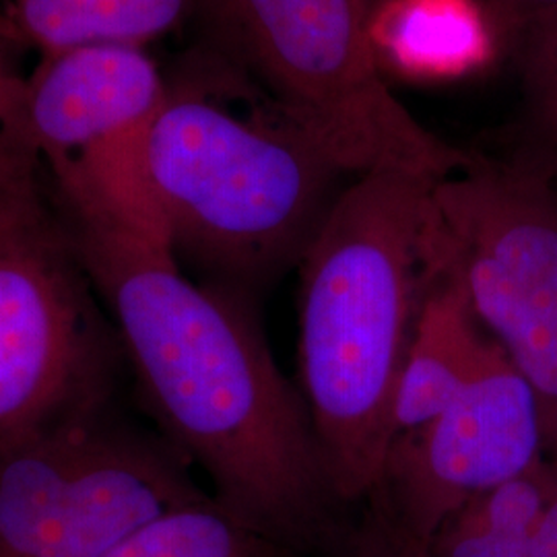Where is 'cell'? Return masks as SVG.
Listing matches in <instances>:
<instances>
[{
  "mask_svg": "<svg viewBox=\"0 0 557 557\" xmlns=\"http://www.w3.org/2000/svg\"><path fill=\"white\" fill-rule=\"evenodd\" d=\"M69 223L172 448L202 469L221 508L278 549L329 556L347 508L304 397L271 354L259 304L184 277L163 244Z\"/></svg>",
  "mask_w": 557,
  "mask_h": 557,
  "instance_id": "cell-1",
  "label": "cell"
},
{
  "mask_svg": "<svg viewBox=\"0 0 557 557\" xmlns=\"http://www.w3.org/2000/svg\"><path fill=\"white\" fill-rule=\"evenodd\" d=\"M165 79L147 161L170 248L202 283L259 304L299 267L349 176L197 46Z\"/></svg>",
  "mask_w": 557,
  "mask_h": 557,
  "instance_id": "cell-2",
  "label": "cell"
},
{
  "mask_svg": "<svg viewBox=\"0 0 557 557\" xmlns=\"http://www.w3.org/2000/svg\"><path fill=\"white\" fill-rule=\"evenodd\" d=\"M436 182L391 170L349 180L299 262V393L345 508L376 492L395 442L398 376L432 283Z\"/></svg>",
  "mask_w": 557,
  "mask_h": 557,
  "instance_id": "cell-3",
  "label": "cell"
},
{
  "mask_svg": "<svg viewBox=\"0 0 557 557\" xmlns=\"http://www.w3.org/2000/svg\"><path fill=\"white\" fill-rule=\"evenodd\" d=\"M368 0H197V48L298 124L349 178L391 170L442 180L467 168L391 91L370 40Z\"/></svg>",
  "mask_w": 557,
  "mask_h": 557,
  "instance_id": "cell-4",
  "label": "cell"
},
{
  "mask_svg": "<svg viewBox=\"0 0 557 557\" xmlns=\"http://www.w3.org/2000/svg\"><path fill=\"white\" fill-rule=\"evenodd\" d=\"M425 246L462 287L483 331L537 397L545 457L557 458V174L527 149L432 186Z\"/></svg>",
  "mask_w": 557,
  "mask_h": 557,
  "instance_id": "cell-5",
  "label": "cell"
},
{
  "mask_svg": "<svg viewBox=\"0 0 557 557\" xmlns=\"http://www.w3.org/2000/svg\"><path fill=\"white\" fill-rule=\"evenodd\" d=\"M41 165L20 143L0 156V436L98 400L87 271Z\"/></svg>",
  "mask_w": 557,
  "mask_h": 557,
  "instance_id": "cell-6",
  "label": "cell"
},
{
  "mask_svg": "<svg viewBox=\"0 0 557 557\" xmlns=\"http://www.w3.org/2000/svg\"><path fill=\"white\" fill-rule=\"evenodd\" d=\"M543 457L537 397L492 338L462 393L432 421L395 438L379 487L368 499L379 502L405 533L430 545L469 499Z\"/></svg>",
  "mask_w": 557,
  "mask_h": 557,
  "instance_id": "cell-7",
  "label": "cell"
},
{
  "mask_svg": "<svg viewBox=\"0 0 557 557\" xmlns=\"http://www.w3.org/2000/svg\"><path fill=\"white\" fill-rule=\"evenodd\" d=\"M168 79L140 46L87 44L44 54L7 128L48 168L158 119Z\"/></svg>",
  "mask_w": 557,
  "mask_h": 557,
  "instance_id": "cell-8",
  "label": "cell"
},
{
  "mask_svg": "<svg viewBox=\"0 0 557 557\" xmlns=\"http://www.w3.org/2000/svg\"><path fill=\"white\" fill-rule=\"evenodd\" d=\"M202 498L176 450L96 428L38 557H108L149 522Z\"/></svg>",
  "mask_w": 557,
  "mask_h": 557,
  "instance_id": "cell-9",
  "label": "cell"
},
{
  "mask_svg": "<svg viewBox=\"0 0 557 557\" xmlns=\"http://www.w3.org/2000/svg\"><path fill=\"white\" fill-rule=\"evenodd\" d=\"M370 40L382 73L411 83L475 77L504 48L478 0H384L370 11Z\"/></svg>",
  "mask_w": 557,
  "mask_h": 557,
  "instance_id": "cell-10",
  "label": "cell"
},
{
  "mask_svg": "<svg viewBox=\"0 0 557 557\" xmlns=\"http://www.w3.org/2000/svg\"><path fill=\"white\" fill-rule=\"evenodd\" d=\"M81 409L0 436V557H38L96 432Z\"/></svg>",
  "mask_w": 557,
  "mask_h": 557,
  "instance_id": "cell-11",
  "label": "cell"
},
{
  "mask_svg": "<svg viewBox=\"0 0 557 557\" xmlns=\"http://www.w3.org/2000/svg\"><path fill=\"white\" fill-rule=\"evenodd\" d=\"M490 345L462 287L432 264V283L398 376L395 438L440 416L478 374Z\"/></svg>",
  "mask_w": 557,
  "mask_h": 557,
  "instance_id": "cell-12",
  "label": "cell"
},
{
  "mask_svg": "<svg viewBox=\"0 0 557 557\" xmlns=\"http://www.w3.org/2000/svg\"><path fill=\"white\" fill-rule=\"evenodd\" d=\"M197 0H9L7 29L13 40L54 54L87 44L145 48L195 13Z\"/></svg>",
  "mask_w": 557,
  "mask_h": 557,
  "instance_id": "cell-13",
  "label": "cell"
},
{
  "mask_svg": "<svg viewBox=\"0 0 557 557\" xmlns=\"http://www.w3.org/2000/svg\"><path fill=\"white\" fill-rule=\"evenodd\" d=\"M108 557H296L285 554L213 496L149 522Z\"/></svg>",
  "mask_w": 557,
  "mask_h": 557,
  "instance_id": "cell-14",
  "label": "cell"
},
{
  "mask_svg": "<svg viewBox=\"0 0 557 557\" xmlns=\"http://www.w3.org/2000/svg\"><path fill=\"white\" fill-rule=\"evenodd\" d=\"M522 96L527 151L557 174V7L515 21L502 34Z\"/></svg>",
  "mask_w": 557,
  "mask_h": 557,
  "instance_id": "cell-15",
  "label": "cell"
},
{
  "mask_svg": "<svg viewBox=\"0 0 557 557\" xmlns=\"http://www.w3.org/2000/svg\"><path fill=\"white\" fill-rule=\"evenodd\" d=\"M361 517L349 520L326 557H432L430 545L405 533L379 502L361 504Z\"/></svg>",
  "mask_w": 557,
  "mask_h": 557,
  "instance_id": "cell-16",
  "label": "cell"
},
{
  "mask_svg": "<svg viewBox=\"0 0 557 557\" xmlns=\"http://www.w3.org/2000/svg\"><path fill=\"white\" fill-rule=\"evenodd\" d=\"M4 41H13V38L7 25H0V140L4 137L7 122L20 106L23 85H25V77H21L15 64L11 62Z\"/></svg>",
  "mask_w": 557,
  "mask_h": 557,
  "instance_id": "cell-17",
  "label": "cell"
},
{
  "mask_svg": "<svg viewBox=\"0 0 557 557\" xmlns=\"http://www.w3.org/2000/svg\"><path fill=\"white\" fill-rule=\"evenodd\" d=\"M547 460L552 465V492L533 533L537 557H557V458Z\"/></svg>",
  "mask_w": 557,
  "mask_h": 557,
  "instance_id": "cell-18",
  "label": "cell"
},
{
  "mask_svg": "<svg viewBox=\"0 0 557 557\" xmlns=\"http://www.w3.org/2000/svg\"><path fill=\"white\" fill-rule=\"evenodd\" d=\"M549 7H557V0H494L490 11L498 23L499 34H504V29H508L515 21Z\"/></svg>",
  "mask_w": 557,
  "mask_h": 557,
  "instance_id": "cell-19",
  "label": "cell"
},
{
  "mask_svg": "<svg viewBox=\"0 0 557 557\" xmlns=\"http://www.w3.org/2000/svg\"><path fill=\"white\" fill-rule=\"evenodd\" d=\"M0 25H2V21H0Z\"/></svg>",
  "mask_w": 557,
  "mask_h": 557,
  "instance_id": "cell-20",
  "label": "cell"
}]
</instances>
